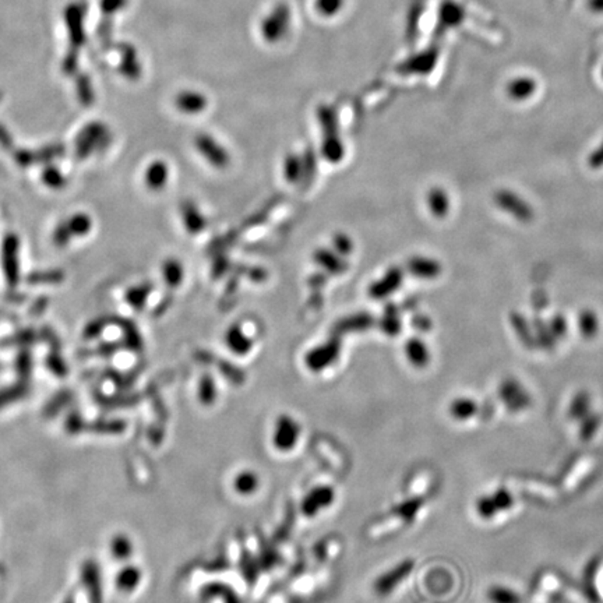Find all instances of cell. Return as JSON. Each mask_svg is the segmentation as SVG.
<instances>
[{
  "instance_id": "cell-1",
  "label": "cell",
  "mask_w": 603,
  "mask_h": 603,
  "mask_svg": "<svg viewBox=\"0 0 603 603\" xmlns=\"http://www.w3.org/2000/svg\"><path fill=\"white\" fill-rule=\"evenodd\" d=\"M301 436L302 426L297 418L289 413L277 416L271 432V444L275 452L281 454L294 452L301 442Z\"/></svg>"
},
{
  "instance_id": "cell-42",
  "label": "cell",
  "mask_w": 603,
  "mask_h": 603,
  "mask_svg": "<svg viewBox=\"0 0 603 603\" xmlns=\"http://www.w3.org/2000/svg\"><path fill=\"white\" fill-rule=\"evenodd\" d=\"M11 144H13V142H11L8 133L3 127H0V146L4 147V149H11L13 147Z\"/></svg>"
},
{
  "instance_id": "cell-7",
  "label": "cell",
  "mask_w": 603,
  "mask_h": 603,
  "mask_svg": "<svg viewBox=\"0 0 603 603\" xmlns=\"http://www.w3.org/2000/svg\"><path fill=\"white\" fill-rule=\"evenodd\" d=\"M231 486L234 493H236L238 496L251 498L258 493L261 486V479L254 469L243 468L234 475Z\"/></svg>"
},
{
  "instance_id": "cell-40",
  "label": "cell",
  "mask_w": 603,
  "mask_h": 603,
  "mask_svg": "<svg viewBox=\"0 0 603 603\" xmlns=\"http://www.w3.org/2000/svg\"><path fill=\"white\" fill-rule=\"evenodd\" d=\"M587 163L591 169H602L603 168V140L599 143V146L594 151L590 152L588 158H587Z\"/></svg>"
},
{
  "instance_id": "cell-30",
  "label": "cell",
  "mask_w": 603,
  "mask_h": 603,
  "mask_svg": "<svg viewBox=\"0 0 603 603\" xmlns=\"http://www.w3.org/2000/svg\"><path fill=\"white\" fill-rule=\"evenodd\" d=\"M548 326H549V328L552 331L553 337L557 341L563 340L567 335L568 324H567V320H565V317L563 314L553 316L552 318L548 321Z\"/></svg>"
},
{
  "instance_id": "cell-28",
  "label": "cell",
  "mask_w": 603,
  "mask_h": 603,
  "mask_svg": "<svg viewBox=\"0 0 603 603\" xmlns=\"http://www.w3.org/2000/svg\"><path fill=\"white\" fill-rule=\"evenodd\" d=\"M42 182L50 189H62L66 186V178L60 173L59 169L53 166H47L42 172Z\"/></svg>"
},
{
  "instance_id": "cell-16",
  "label": "cell",
  "mask_w": 603,
  "mask_h": 603,
  "mask_svg": "<svg viewBox=\"0 0 603 603\" xmlns=\"http://www.w3.org/2000/svg\"><path fill=\"white\" fill-rule=\"evenodd\" d=\"M577 327L580 334L587 338V340H592L598 335L599 330H601V321L599 317L597 314L595 310L592 309H584L580 311L578 318H577Z\"/></svg>"
},
{
  "instance_id": "cell-36",
  "label": "cell",
  "mask_w": 603,
  "mask_h": 603,
  "mask_svg": "<svg viewBox=\"0 0 603 603\" xmlns=\"http://www.w3.org/2000/svg\"><path fill=\"white\" fill-rule=\"evenodd\" d=\"M582 422H584V425H581V430H580V435H581V437L584 439V440H588V439H591L592 437V435L595 433V430L598 429V426H599V419L598 418H595L592 413H590V415H587L584 419H581Z\"/></svg>"
},
{
  "instance_id": "cell-25",
  "label": "cell",
  "mask_w": 603,
  "mask_h": 603,
  "mask_svg": "<svg viewBox=\"0 0 603 603\" xmlns=\"http://www.w3.org/2000/svg\"><path fill=\"white\" fill-rule=\"evenodd\" d=\"M591 408V398L587 391H580L571 401L568 408V415L571 419H584L587 415H590Z\"/></svg>"
},
{
  "instance_id": "cell-22",
  "label": "cell",
  "mask_w": 603,
  "mask_h": 603,
  "mask_svg": "<svg viewBox=\"0 0 603 603\" xmlns=\"http://www.w3.org/2000/svg\"><path fill=\"white\" fill-rule=\"evenodd\" d=\"M71 236H86L93 229V219L84 212H77L66 219Z\"/></svg>"
},
{
  "instance_id": "cell-21",
  "label": "cell",
  "mask_w": 603,
  "mask_h": 603,
  "mask_svg": "<svg viewBox=\"0 0 603 603\" xmlns=\"http://www.w3.org/2000/svg\"><path fill=\"white\" fill-rule=\"evenodd\" d=\"M511 326H512L514 331L517 333L518 338L522 341V344H525L528 348L535 345L534 327L522 316H519L518 313L511 314Z\"/></svg>"
},
{
  "instance_id": "cell-2",
  "label": "cell",
  "mask_w": 603,
  "mask_h": 603,
  "mask_svg": "<svg viewBox=\"0 0 603 603\" xmlns=\"http://www.w3.org/2000/svg\"><path fill=\"white\" fill-rule=\"evenodd\" d=\"M493 200L502 212L518 222L528 224L535 218V209L532 204L511 189H500L495 193Z\"/></svg>"
},
{
  "instance_id": "cell-27",
  "label": "cell",
  "mask_w": 603,
  "mask_h": 603,
  "mask_svg": "<svg viewBox=\"0 0 603 603\" xmlns=\"http://www.w3.org/2000/svg\"><path fill=\"white\" fill-rule=\"evenodd\" d=\"M63 272L59 270L50 271H37L28 277V282L31 284H56L63 280Z\"/></svg>"
},
{
  "instance_id": "cell-34",
  "label": "cell",
  "mask_w": 603,
  "mask_h": 603,
  "mask_svg": "<svg viewBox=\"0 0 603 603\" xmlns=\"http://www.w3.org/2000/svg\"><path fill=\"white\" fill-rule=\"evenodd\" d=\"M52 238H53V243L57 248H64L70 242V239L73 236H71V234L69 231V226H67L66 221H62L60 224H57V226L53 231V236Z\"/></svg>"
},
{
  "instance_id": "cell-43",
  "label": "cell",
  "mask_w": 603,
  "mask_h": 603,
  "mask_svg": "<svg viewBox=\"0 0 603 603\" xmlns=\"http://www.w3.org/2000/svg\"><path fill=\"white\" fill-rule=\"evenodd\" d=\"M47 304H48V302L47 299H40V301L37 302L35 304H34V307H33V311L35 313V314H40L45 307H47Z\"/></svg>"
},
{
  "instance_id": "cell-32",
  "label": "cell",
  "mask_w": 603,
  "mask_h": 603,
  "mask_svg": "<svg viewBox=\"0 0 603 603\" xmlns=\"http://www.w3.org/2000/svg\"><path fill=\"white\" fill-rule=\"evenodd\" d=\"M510 96L515 100L528 98L534 93V84L531 81H517L510 86Z\"/></svg>"
},
{
  "instance_id": "cell-17",
  "label": "cell",
  "mask_w": 603,
  "mask_h": 603,
  "mask_svg": "<svg viewBox=\"0 0 603 603\" xmlns=\"http://www.w3.org/2000/svg\"><path fill=\"white\" fill-rule=\"evenodd\" d=\"M162 277L168 287L178 288L183 282L185 270L179 260L176 258H168L162 264Z\"/></svg>"
},
{
  "instance_id": "cell-3",
  "label": "cell",
  "mask_w": 603,
  "mask_h": 603,
  "mask_svg": "<svg viewBox=\"0 0 603 603\" xmlns=\"http://www.w3.org/2000/svg\"><path fill=\"white\" fill-rule=\"evenodd\" d=\"M337 499V492L330 485H317L310 489L302 499V514L307 518H316L323 511H327Z\"/></svg>"
},
{
  "instance_id": "cell-38",
  "label": "cell",
  "mask_w": 603,
  "mask_h": 603,
  "mask_svg": "<svg viewBox=\"0 0 603 603\" xmlns=\"http://www.w3.org/2000/svg\"><path fill=\"white\" fill-rule=\"evenodd\" d=\"M179 106L189 113H196L197 110L204 108V100L200 97H195V96H186V97L180 98Z\"/></svg>"
},
{
  "instance_id": "cell-26",
  "label": "cell",
  "mask_w": 603,
  "mask_h": 603,
  "mask_svg": "<svg viewBox=\"0 0 603 603\" xmlns=\"http://www.w3.org/2000/svg\"><path fill=\"white\" fill-rule=\"evenodd\" d=\"M475 508H476L478 515H479V517H482L483 519L495 518V517L500 512V510H499V507H498V504L495 502V499H493V496H492V495L479 498V499L476 500Z\"/></svg>"
},
{
  "instance_id": "cell-8",
  "label": "cell",
  "mask_w": 603,
  "mask_h": 603,
  "mask_svg": "<svg viewBox=\"0 0 603 603\" xmlns=\"http://www.w3.org/2000/svg\"><path fill=\"white\" fill-rule=\"evenodd\" d=\"M409 272L419 280H435L443 272V267L439 260L427 255H415L408 261Z\"/></svg>"
},
{
  "instance_id": "cell-12",
  "label": "cell",
  "mask_w": 603,
  "mask_h": 603,
  "mask_svg": "<svg viewBox=\"0 0 603 603\" xmlns=\"http://www.w3.org/2000/svg\"><path fill=\"white\" fill-rule=\"evenodd\" d=\"M225 343L228 350L238 356H245L253 350V340L241 326H232L226 331Z\"/></svg>"
},
{
  "instance_id": "cell-39",
  "label": "cell",
  "mask_w": 603,
  "mask_h": 603,
  "mask_svg": "<svg viewBox=\"0 0 603 603\" xmlns=\"http://www.w3.org/2000/svg\"><path fill=\"white\" fill-rule=\"evenodd\" d=\"M14 159L17 162V165L27 168L33 163H38L37 162V152L30 150H17L14 152Z\"/></svg>"
},
{
  "instance_id": "cell-11",
  "label": "cell",
  "mask_w": 603,
  "mask_h": 603,
  "mask_svg": "<svg viewBox=\"0 0 603 603\" xmlns=\"http://www.w3.org/2000/svg\"><path fill=\"white\" fill-rule=\"evenodd\" d=\"M426 202H427V208L430 214L437 219L446 218L452 209L450 195L446 189L440 186H435L429 190L426 196Z\"/></svg>"
},
{
  "instance_id": "cell-37",
  "label": "cell",
  "mask_w": 603,
  "mask_h": 603,
  "mask_svg": "<svg viewBox=\"0 0 603 603\" xmlns=\"http://www.w3.org/2000/svg\"><path fill=\"white\" fill-rule=\"evenodd\" d=\"M109 321H110V318H106V317H100V318L93 320L84 328V337L86 338H96L97 335H100V333L103 331V328L109 324Z\"/></svg>"
},
{
  "instance_id": "cell-10",
  "label": "cell",
  "mask_w": 603,
  "mask_h": 603,
  "mask_svg": "<svg viewBox=\"0 0 603 603\" xmlns=\"http://www.w3.org/2000/svg\"><path fill=\"white\" fill-rule=\"evenodd\" d=\"M412 568V561L410 560H405L400 563L398 565H396L393 570L384 573L381 577L377 578L376 581V591L379 595H387L390 594L391 590H394L401 580H403L409 571Z\"/></svg>"
},
{
  "instance_id": "cell-6",
  "label": "cell",
  "mask_w": 603,
  "mask_h": 603,
  "mask_svg": "<svg viewBox=\"0 0 603 603\" xmlns=\"http://www.w3.org/2000/svg\"><path fill=\"white\" fill-rule=\"evenodd\" d=\"M196 149L208 163H211L212 166L218 169H224L225 166H228L231 161L228 150L224 146H221L215 139H211L208 136L197 137Z\"/></svg>"
},
{
  "instance_id": "cell-35",
  "label": "cell",
  "mask_w": 603,
  "mask_h": 603,
  "mask_svg": "<svg viewBox=\"0 0 603 603\" xmlns=\"http://www.w3.org/2000/svg\"><path fill=\"white\" fill-rule=\"evenodd\" d=\"M420 505H422V500L412 499V500L401 502L398 507H396V512L405 519H413L418 510L420 508Z\"/></svg>"
},
{
  "instance_id": "cell-14",
  "label": "cell",
  "mask_w": 603,
  "mask_h": 603,
  "mask_svg": "<svg viewBox=\"0 0 603 603\" xmlns=\"http://www.w3.org/2000/svg\"><path fill=\"white\" fill-rule=\"evenodd\" d=\"M337 350V345H321L316 350H311L306 356V364L310 367V370L314 372L324 370L335 360Z\"/></svg>"
},
{
  "instance_id": "cell-29",
  "label": "cell",
  "mask_w": 603,
  "mask_h": 603,
  "mask_svg": "<svg viewBox=\"0 0 603 603\" xmlns=\"http://www.w3.org/2000/svg\"><path fill=\"white\" fill-rule=\"evenodd\" d=\"M323 155L331 162H338L343 159L344 146L335 137L330 139L326 142V144H323Z\"/></svg>"
},
{
  "instance_id": "cell-4",
  "label": "cell",
  "mask_w": 603,
  "mask_h": 603,
  "mask_svg": "<svg viewBox=\"0 0 603 603\" xmlns=\"http://www.w3.org/2000/svg\"><path fill=\"white\" fill-rule=\"evenodd\" d=\"M499 397L511 412H521L531 406V396L515 379H504L499 386Z\"/></svg>"
},
{
  "instance_id": "cell-18",
  "label": "cell",
  "mask_w": 603,
  "mask_h": 603,
  "mask_svg": "<svg viewBox=\"0 0 603 603\" xmlns=\"http://www.w3.org/2000/svg\"><path fill=\"white\" fill-rule=\"evenodd\" d=\"M401 284V274L398 270H391L384 278H381L380 281H377L376 284H373L372 287V294L376 298H384L389 294L394 292Z\"/></svg>"
},
{
  "instance_id": "cell-33",
  "label": "cell",
  "mask_w": 603,
  "mask_h": 603,
  "mask_svg": "<svg viewBox=\"0 0 603 603\" xmlns=\"http://www.w3.org/2000/svg\"><path fill=\"white\" fill-rule=\"evenodd\" d=\"M316 258H317V261H318L323 267H327V270H328V271H331V272H340V271H341V267H343L341 261L338 260V257H337V255L334 257L330 251H318V253H317V255H316Z\"/></svg>"
},
{
  "instance_id": "cell-13",
  "label": "cell",
  "mask_w": 603,
  "mask_h": 603,
  "mask_svg": "<svg viewBox=\"0 0 603 603\" xmlns=\"http://www.w3.org/2000/svg\"><path fill=\"white\" fill-rule=\"evenodd\" d=\"M168 179H169V166L161 159L151 162L144 173L146 186L150 189L151 192L162 190L165 185L168 183Z\"/></svg>"
},
{
  "instance_id": "cell-24",
  "label": "cell",
  "mask_w": 603,
  "mask_h": 603,
  "mask_svg": "<svg viewBox=\"0 0 603 603\" xmlns=\"http://www.w3.org/2000/svg\"><path fill=\"white\" fill-rule=\"evenodd\" d=\"M151 291H152V285L150 282H144V284L132 287L126 292V301L133 309L142 310L144 307L146 302L149 299V297H150Z\"/></svg>"
},
{
  "instance_id": "cell-20",
  "label": "cell",
  "mask_w": 603,
  "mask_h": 603,
  "mask_svg": "<svg viewBox=\"0 0 603 603\" xmlns=\"http://www.w3.org/2000/svg\"><path fill=\"white\" fill-rule=\"evenodd\" d=\"M486 598L490 603H521L522 599L517 591L505 585H492L486 591Z\"/></svg>"
},
{
  "instance_id": "cell-5",
  "label": "cell",
  "mask_w": 603,
  "mask_h": 603,
  "mask_svg": "<svg viewBox=\"0 0 603 603\" xmlns=\"http://www.w3.org/2000/svg\"><path fill=\"white\" fill-rule=\"evenodd\" d=\"M18 249L20 241L16 234H8L3 241V270L10 288L18 282Z\"/></svg>"
},
{
  "instance_id": "cell-9",
  "label": "cell",
  "mask_w": 603,
  "mask_h": 603,
  "mask_svg": "<svg viewBox=\"0 0 603 603\" xmlns=\"http://www.w3.org/2000/svg\"><path fill=\"white\" fill-rule=\"evenodd\" d=\"M403 353L408 363L415 369H425L432 360V352L429 345L419 337H412L405 343Z\"/></svg>"
},
{
  "instance_id": "cell-19",
  "label": "cell",
  "mask_w": 603,
  "mask_h": 603,
  "mask_svg": "<svg viewBox=\"0 0 603 603\" xmlns=\"http://www.w3.org/2000/svg\"><path fill=\"white\" fill-rule=\"evenodd\" d=\"M182 217L185 226L192 234H199L205 226V219L197 207L192 202H185L182 205Z\"/></svg>"
},
{
  "instance_id": "cell-31",
  "label": "cell",
  "mask_w": 603,
  "mask_h": 603,
  "mask_svg": "<svg viewBox=\"0 0 603 603\" xmlns=\"http://www.w3.org/2000/svg\"><path fill=\"white\" fill-rule=\"evenodd\" d=\"M284 172L288 182H297L301 176L302 162L297 155H289L284 165Z\"/></svg>"
},
{
  "instance_id": "cell-41",
  "label": "cell",
  "mask_w": 603,
  "mask_h": 603,
  "mask_svg": "<svg viewBox=\"0 0 603 603\" xmlns=\"http://www.w3.org/2000/svg\"><path fill=\"white\" fill-rule=\"evenodd\" d=\"M334 245H335L334 248L337 249L338 253H341V254H348L353 249L351 239L347 235H343V234H340V235H337L334 238Z\"/></svg>"
},
{
  "instance_id": "cell-23",
  "label": "cell",
  "mask_w": 603,
  "mask_h": 603,
  "mask_svg": "<svg viewBox=\"0 0 603 603\" xmlns=\"http://www.w3.org/2000/svg\"><path fill=\"white\" fill-rule=\"evenodd\" d=\"M197 394H199V401L204 406H211L217 401L218 397V389L215 384L214 377L204 374L199 381V389H197Z\"/></svg>"
},
{
  "instance_id": "cell-15",
  "label": "cell",
  "mask_w": 603,
  "mask_h": 603,
  "mask_svg": "<svg viewBox=\"0 0 603 603\" xmlns=\"http://www.w3.org/2000/svg\"><path fill=\"white\" fill-rule=\"evenodd\" d=\"M479 405L471 397H456L449 405V415L455 422H466L476 416Z\"/></svg>"
}]
</instances>
